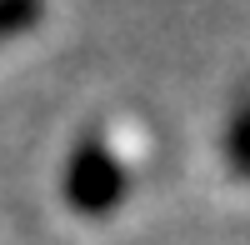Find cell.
<instances>
[{"label": "cell", "mask_w": 250, "mask_h": 245, "mask_svg": "<svg viewBox=\"0 0 250 245\" xmlns=\"http://www.w3.org/2000/svg\"><path fill=\"white\" fill-rule=\"evenodd\" d=\"M225 165L250 180V100L230 115V125H225Z\"/></svg>", "instance_id": "obj_2"}, {"label": "cell", "mask_w": 250, "mask_h": 245, "mask_svg": "<svg viewBox=\"0 0 250 245\" xmlns=\"http://www.w3.org/2000/svg\"><path fill=\"white\" fill-rule=\"evenodd\" d=\"M40 15H45V0H0V45L35 30Z\"/></svg>", "instance_id": "obj_3"}, {"label": "cell", "mask_w": 250, "mask_h": 245, "mask_svg": "<svg viewBox=\"0 0 250 245\" xmlns=\"http://www.w3.org/2000/svg\"><path fill=\"white\" fill-rule=\"evenodd\" d=\"M125 185H130V175H125V160L105 145V140H80L65 160V180H60V190H65V205L80 210V215H110L120 200H125Z\"/></svg>", "instance_id": "obj_1"}]
</instances>
